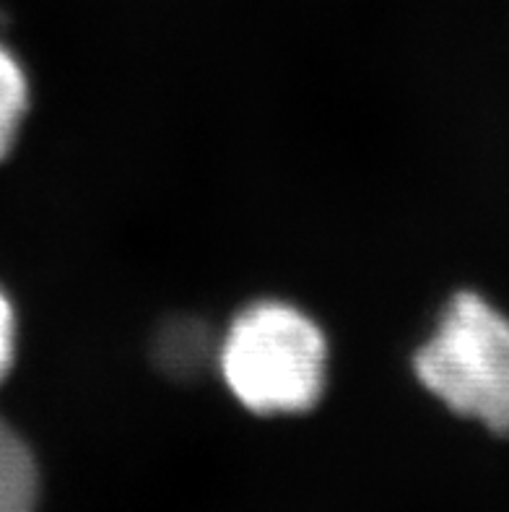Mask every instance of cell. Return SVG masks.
I'll return each mask as SVG.
<instances>
[{"instance_id": "2", "label": "cell", "mask_w": 509, "mask_h": 512, "mask_svg": "<svg viewBox=\"0 0 509 512\" xmlns=\"http://www.w3.org/2000/svg\"><path fill=\"white\" fill-rule=\"evenodd\" d=\"M416 375L455 414L509 435V318L473 292L447 305Z\"/></svg>"}, {"instance_id": "1", "label": "cell", "mask_w": 509, "mask_h": 512, "mask_svg": "<svg viewBox=\"0 0 509 512\" xmlns=\"http://www.w3.org/2000/svg\"><path fill=\"white\" fill-rule=\"evenodd\" d=\"M219 359L226 385L258 414L307 411L323 396V333L281 302H260L242 312L226 333Z\"/></svg>"}, {"instance_id": "5", "label": "cell", "mask_w": 509, "mask_h": 512, "mask_svg": "<svg viewBox=\"0 0 509 512\" xmlns=\"http://www.w3.org/2000/svg\"><path fill=\"white\" fill-rule=\"evenodd\" d=\"M156 354L174 375L195 372L206 357V331L195 323H172L162 333Z\"/></svg>"}, {"instance_id": "6", "label": "cell", "mask_w": 509, "mask_h": 512, "mask_svg": "<svg viewBox=\"0 0 509 512\" xmlns=\"http://www.w3.org/2000/svg\"><path fill=\"white\" fill-rule=\"evenodd\" d=\"M13 341H16V323H13L11 302L0 292V383L6 380L13 362Z\"/></svg>"}, {"instance_id": "3", "label": "cell", "mask_w": 509, "mask_h": 512, "mask_svg": "<svg viewBox=\"0 0 509 512\" xmlns=\"http://www.w3.org/2000/svg\"><path fill=\"white\" fill-rule=\"evenodd\" d=\"M37 468L32 453L0 419V512H34Z\"/></svg>"}, {"instance_id": "4", "label": "cell", "mask_w": 509, "mask_h": 512, "mask_svg": "<svg viewBox=\"0 0 509 512\" xmlns=\"http://www.w3.org/2000/svg\"><path fill=\"white\" fill-rule=\"evenodd\" d=\"M29 104V86L19 60L0 45V162L13 149L16 133Z\"/></svg>"}]
</instances>
